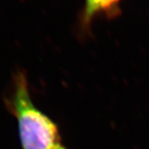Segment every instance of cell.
I'll return each mask as SVG.
<instances>
[{"mask_svg":"<svg viewBox=\"0 0 149 149\" xmlns=\"http://www.w3.org/2000/svg\"><path fill=\"white\" fill-rule=\"evenodd\" d=\"M6 104L17 120L23 149H67L56 123L33 102L24 73L15 74Z\"/></svg>","mask_w":149,"mask_h":149,"instance_id":"6da1fadb","label":"cell"},{"mask_svg":"<svg viewBox=\"0 0 149 149\" xmlns=\"http://www.w3.org/2000/svg\"><path fill=\"white\" fill-rule=\"evenodd\" d=\"M86 2L84 19L89 21L94 15L109 9L117 2H119V0H86Z\"/></svg>","mask_w":149,"mask_h":149,"instance_id":"7a4b0ae2","label":"cell"}]
</instances>
